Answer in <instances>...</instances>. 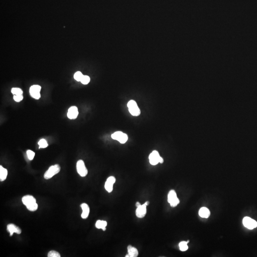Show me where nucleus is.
Wrapping results in <instances>:
<instances>
[{"label":"nucleus","mask_w":257,"mask_h":257,"mask_svg":"<svg viewBox=\"0 0 257 257\" xmlns=\"http://www.w3.org/2000/svg\"><path fill=\"white\" fill-rule=\"evenodd\" d=\"M22 202L29 210L35 212L38 209V204L35 197L32 196L26 195L22 197Z\"/></svg>","instance_id":"obj_1"},{"label":"nucleus","mask_w":257,"mask_h":257,"mask_svg":"<svg viewBox=\"0 0 257 257\" xmlns=\"http://www.w3.org/2000/svg\"><path fill=\"white\" fill-rule=\"evenodd\" d=\"M129 111L130 114L134 116H138L140 114V111L135 101L130 100L127 104Z\"/></svg>","instance_id":"obj_2"},{"label":"nucleus","mask_w":257,"mask_h":257,"mask_svg":"<svg viewBox=\"0 0 257 257\" xmlns=\"http://www.w3.org/2000/svg\"><path fill=\"white\" fill-rule=\"evenodd\" d=\"M60 166L58 164H55L53 166H50L48 171L45 173L44 178L46 180L52 178L55 175L58 173L60 171Z\"/></svg>","instance_id":"obj_3"},{"label":"nucleus","mask_w":257,"mask_h":257,"mask_svg":"<svg viewBox=\"0 0 257 257\" xmlns=\"http://www.w3.org/2000/svg\"><path fill=\"white\" fill-rule=\"evenodd\" d=\"M168 202L172 207H176L180 203V201L177 198L176 192L174 190H171L168 193Z\"/></svg>","instance_id":"obj_4"},{"label":"nucleus","mask_w":257,"mask_h":257,"mask_svg":"<svg viewBox=\"0 0 257 257\" xmlns=\"http://www.w3.org/2000/svg\"><path fill=\"white\" fill-rule=\"evenodd\" d=\"M112 138L114 140H117L122 144H124L126 143L128 139L127 134L122 132H116L112 135Z\"/></svg>","instance_id":"obj_5"},{"label":"nucleus","mask_w":257,"mask_h":257,"mask_svg":"<svg viewBox=\"0 0 257 257\" xmlns=\"http://www.w3.org/2000/svg\"><path fill=\"white\" fill-rule=\"evenodd\" d=\"M77 171L81 177H85L88 174V170L83 160H79L77 163Z\"/></svg>","instance_id":"obj_6"},{"label":"nucleus","mask_w":257,"mask_h":257,"mask_svg":"<svg viewBox=\"0 0 257 257\" xmlns=\"http://www.w3.org/2000/svg\"><path fill=\"white\" fill-rule=\"evenodd\" d=\"M41 87L39 85H34L31 86L30 88L31 96L36 100H39L41 98Z\"/></svg>","instance_id":"obj_7"},{"label":"nucleus","mask_w":257,"mask_h":257,"mask_svg":"<svg viewBox=\"0 0 257 257\" xmlns=\"http://www.w3.org/2000/svg\"><path fill=\"white\" fill-rule=\"evenodd\" d=\"M243 224L245 227L250 230H252L257 227V222L248 217L244 218Z\"/></svg>","instance_id":"obj_8"},{"label":"nucleus","mask_w":257,"mask_h":257,"mask_svg":"<svg viewBox=\"0 0 257 257\" xmlns=\"http://www.w3.org/2000/svg\"><path fill=\"white\" fill-rule=\"evenodd\" d=\"M161 158L159 153L156 150H154L149 156L150 163L151 165H156L159 163Z\"/></svg>","instance_id":"obj_9"},{"label":"nucleus","mask_w":257,"mask_h":257,"mask_svg":"<svg viewBox=\"0 0 257 257\" xmlns=\"http://www.w3.org/2000/svg\"><path fill=\"white\" fill-rule=\"evenodd\" d=\"M115 181V178L113 176H111L107 179L105 184V188L108 192L110 193L113 190V184H114Z\"/></svg>","instance_id":"obj_10"},{"label":"nucleus","mask_w":257,"mask_h":257,"mask_svg":"<svg viewBox=\"0 0 257 257\" xmlns=\"http://www.w3.org/2000/svg\"><path fill=\"white\" fill-rule=\"evenodd\" d=\"M79 114L78 109L76 106H71L68 109L67 117L70 119L73 120L77 118Z\"/></svg>","instance_id":"obj_11"},{"label":"nucleus","mask_w":257,"mask_h":257,"mask_svg":"<svg viewBox=\"0 0 257 257\" xmlns=\"http://www.w3.org/2000/svg\"><path fill=\"white\" fill-rule=\"evenodd\" d=\"M146 207L147 206L144 204L137 208L136 215L138 218H143L145 217L147 212Z\"/></svg>","instance_id":"obj_12"},{"label":"nucleus","mask_w":257,"mask_h":257,"mask_svg":"<svg viewBox=\"0 0 257 257\" xmlns=\"http://www.w3.org/2000/svg\"><path fill=\"white\" fill-rule=\"evenodd\" d=\"M7 230L10 234V236H12L14 233H16L18 234H20L22 233V230L19 227L16 226L14 224H8L7 226Z\"/></svg>","instance_id":"obj_13"},{"label":"nucleus","mask_w":257,"mask_h":257,"mask_svg":"<svg viewBox=\"0 0 257 257\" xmlns=\"http://www.w3.org/2000/svg\"><path fill=\"white\" fill-rule=\"evenodd\" d=\"M81 209H83V213L81 214V218L85 219L88 218L90 213V208L89 206L86 203H83L81 205Z\"/></svg>","instance_id":"obj_14"},{"label":"nucleus","mask_w":257,"mask_h":257,"mask_svg":"<svg viewBox=\"0 0 257 257\" xmlns=\"http://www.w3.org/2000/svg\"><path fill=\"white\" fill-rule=\"evenodd\" d=\"M199 216L202 218H208L210 216V211L208 208L202 207L199 209Z\"/></svg>","instance_id":"obj_15"},{"label":"nucleus","mask_w":257,"mask_h":257,"mask_svg":"<svg viewBox=\"0 0 257 257\" xmlns=\"http://www.w3.org/2000/svg\"><path fill=\"white\" fill-rule=\"evenodd\" d=\"M127 250H128V254L129 255L130 257H138L139 252L136 248L129 245L127 247Z\"/></svg>","instance_id":"obj_16"},{"label":"nucleus","mask_w":257,"mask_h":257,"mask_svg":"<svg viewBox=\"0 0 257 257\" xmlns=\"http://www.w3.org/2000/svg\"><path fill=\"white\" fill-rule=\"evenodd\" d=\"M7 174V169L4 168L2 166H0V181H3L6 180Z\"/></svg>","instance_id":"obj_17"},{"label":"nucleus","mask_w":257,"mask_h":257,"mask_svg":"<svg viewBox=\"0 0 257 257\" xmlns=\"http://www.w3.org/2000/svg\"><path fill=\"white\" fill-rule=\"evenodd\" d=\"M107 222L104 220H97L95 224V226L97 229H102L104 231L106 230V227L107 226Z\"/></svg>","instance_id":"obj_18"},{"label":"nucleus","mask_w":257,"mask_h":257,"mask_svg":"<svg viewBox=\"0 0 257 257\" xmlns=\"http://www.w3.org/2000/svg\"><path fill=\"white\" fill-rule=\"evenodd\" d=\"M187 241H181L179 243V247H180V250L181 251H186L188 249V246L187 245Z\"/></svg>","instance_id":"obj_19"},{"label":"nucleus","mask_w":257,"mask_h":257,"mask_svg":"<svg viewBox=\"0 0 257 257\" xmlns=\"http://www.w3.org/2000/svg\"><path fill=\"white\" fill-rule=\"evenodd\" d=\"M39 148H45L48 146V143L45 139H41L38 142Z\"/></svg>","instance_id":"obj_20"},{"label":"nucleus","mask_w":257,"mask_h":257,"mask_svg":"<svg viewBox=\"0 0 257 257\" xmlns=\"http://www.w3.org/2000/svg\"><path fill=\"white\" fill-rule=\"evenodd\" d=\"M11 92L13 94L16 95H22L23 94L22 90L18 88H13L12 89Z\"/></svg>","instance_id":"obj_21"},{"label":"nucleus","mask_w":257,"mask_h":257,"mask_svg":"<svg viewBox=\"0 0 257 257\" xmlns=\"http://www.w3.org/2000/svg\"><path fill=\"white\" fill-rule=\"evenodd\" d=\"M84 75L81 71H77L74 75V78L76 81H81L83 78Z\"/></svg>","instance_id":"obj_22"},{"label":"nucleus","mask_w":257,"mask_h":257,"mask_svg":"<svg viewBox=\"0 0 257 257\" xmlns=\"http://www.w3.org/2000/svg\"><path fill=\"white\" fill-rule=\"evenodd\" d=\"M90 81V78L88 76H87V75H84L83 78H82L81 81V82L83 84H85V85L89 84Z\"/></svg>","instance_id":"obj_23"},{"label":"nucleus","mask_w":257,"mask_h":257,"mask_svg":"<svg viewBox=\"0 0 257 257\" xmlns=\"http://www.w3.org/2000/svg\"><path fill=\"white\" fill-rule=\"evenodd\" d=\"M48 257H60V255L59 253L54 251H50L48 254Z\"/></svg>","instance_id":"obj_24"},{"label":"nucleus","mask_w":257,"mask_h":257,"mask_svg":"<svg viewBox=\"0 0 257 257\" xmlns=\"http://www.w3.org/2000/svg\"><path fill=\"white\" fill-rule=\"evenodd\" d=\"M27 155L29 160H32L35 157V153L32 150H28L27 151Z\"/></svg>","instance_id":"obj_25"},{"label":"nucleus","mask_w":257,"mask_h":257,"mask_svg":"<svg viewBox=\"0 0 257 257\" xmlns=\"http://www.w3.org/2000/svg\"><path fill=\"white\" fill-rule=\"evenodd\" d=\"M23 96L22 95H14V99L16 102H20L21 101L23 100Z\"/></svg>","instance_id":"obj_26"},{"label":"nucleus","mask_w":257,"mask_h":257,"mask_svg":"<svg viewBox=\"0 0 257 257\" xmlns=\"http://www.w3.org/2000/svg\"><path fill=\"white\" fill-rule=\"evenodd\" d=\"M159 163H163V158H161V157L160 158Z\"/></svg>","instance_id":"obj_27"},{"label":"nucleus","mask_w":257,"mask_h":257,"mask_svg":"<svg viewBox=\"0 0 257 257\" xmlns=\"http://www.w3.org/2000/svg\"><path fill=\"white\" fill-rule=\"evenodd\" d=\"M140 205H141V204H140V202H137V203H136V206L137 208H138L139 206H140Z\"/></svg>","instance_id":"obj_28"},{"label":"nucleus","mask_w":257,"mask_h":257,"mask_svg":"<svg viewBox=\"0 0 257 257\" xmlns=\"http://www.w3.org/2000/svg\"><path fill=\"white\" fill-rule=\"evenodd\" d=\"M149 203H150L149 202H145V203H144V204H145V205H146L147 206L149 205Z\"/></svg>","instance_id":"obj_29"},{"label":"nucleus","mask_w":257,"mask_h":257,"mask_svg":"<svg viewBox=\"0 0 257 257\" xmlns=\"http://www.w3.org/2000/svg\"><path fill=\"white\" fill-rule=\"evenodd\" d=\"M125 257H130V256L129 255L127 254L126 255V256H125Z\"/></svg>","instance_id":"obj_30"},{"label":"nucleus","mask_w":257,"mask_h":257,"mask_svg":"<svg viewBox=\"0 0 257 257\" xmlns=\"http://www.w3.org/2000/svg\"><path fill=\"white\" fill-rule=\"evenodd\" d=\"M187 243H188L189 242V240H188V241H187Z\"/></svg>","instance_id":"obj_31"}]
</instances>
